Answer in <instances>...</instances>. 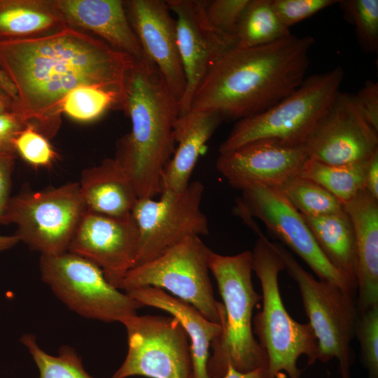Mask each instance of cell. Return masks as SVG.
<instances>
[{
  "label": "cell",
  "instance_id": "obj_1",
  "mask_svg": "<svg viewBox=\"0 0 378 378\" xmlns=\"http://www.w3.org/2000/svg\"><path fill=\"white\" fill-rule=\"evenodd\" d=\"M135 59L70 26L0 41V69L17 92L15 111L48 139L61 122V105L74 88L97 85L124 98Z\"/></svg>",
  "mask_w": 378,
  "mask_h": 378
},
{
  "label": "cell",
  "instance_id": "obj_2",
  "mask_svg": "<svg viewBox=\"0 0 378 378\" xmlns=\"http://www.w3.org/2000/svg\"><path fill=\"white\" fill-rule=\"evenodd\" d=\"M311 36L287 37L253 48L234 47L211 68L190 111H215L224 119L259 114L295 90L305 79Z\"/></svg>",
  "mask_w": 378,
  "mask_h": 378
},
{
  "label": "cell",
  "instance_id": "obj_3",
  "mask_svg": "<svg viewBox=\"0 0 378 378\" xmlns=\"http://www.w3.org/2000/svg\"><path fill=\"white\" fill-rule=\"evenodd\" d=\"M130 132L116 144L114 158L131 179L138 197L161 192L164 171L175 150L178 102L148 59L136 61L125 85L122 106Z\"/></svg>",
  "mask_w": 378,
  "mask_h": 378
},
{
  "label": "cell",
  "instance_id": "obj_4",
  "mask_svg": "<svg viewBox=\"0 0 378 378\" xmlns=\"http://www.w3.org/2000/svg\"><path fill=\"white\" fill-rule=\"evenodd\" d=\"M208 264L223 300L218 304L221 330L211 342L207 363L210 378H223L229 365L241 372L267 369L252 328L253 309L262 296L252 282L251 251L224 255L211 250Z\"/></svg>",
  "mask_w": 378,
  "mask_h": 378
},
{
  "label": "cell",
  "instance_id": "obj_5",
  "mask_svg": "<svg viewBox=\"0 0 378 378\" xmlns=\"http://www.w3.org/2000/svg\"><path fill=\"white\" fill-rule=\"evenodd\" d=\"M252 253V270L260 282L262 307L253 318V332L267 357V378H301L298 358L304 355L307 364L318 360V342L309 323H300L288 313L279 290V274L284 262L272 243L258 228Z\"/></svg>",
  "mask_w": 378,
  "mask_h": 378
},
{
  "label": "cell",
  "instance_id": "obj_6",
  "mask_svg": "<svg viewBox=\"0 0 378 378\" xmlns=\"http://www.w3.org/2000/svg\"><path fill=\"white\" fill-rule=\"evenodd\" d=\"M344 78L338 66L306 77L292 93L269 109L237 122L219 147V154L246 144L270 139L288 146L304 145L326 113Z\"/></svg>",
  "mask_w": 378,
  "mask_h": 378
},
{
  "label": "cell",
  "instance_id": "obj_7",
  "mask_svg": "<svg viewBox=\"0 0 378 378\" xmlns=\"http://www.w3.org/2000/svg\"><path fill=\"white\" fill-rule=\"evenodd\" d=\"M289 276L297 283L304 312L318 342V360L335 358L341 378H350L353 361L351 343L355 337L359 314L354 296L326 281L316 279L282 245L272 242Z\"/></svg>",
  "mask_w": 378,
  "mask_h": 378
},
{
  "label": "cell",
  "instance_id": "obj_8",
  "mask_svg": "<svg viewBox=\"0 0 378 378\" xmlns=\"http://www.w3.org/2000/svg\"><path fill=\"white\" fill-rule=\"evenodd\" d=\"M39 269L55 295L83 317L122 323L144 307L111 285L97 265L69 251L41 255Z\"/></svg>",
  "mask_w": 378,
  "mask_h": 378
},
{
  "label": "cell",
  "instance_id": "obj_9",
  "mask_svg": "<svg viewBox=\"0 0 378 378\" xmlns=\"http://www.w3.org/2000/svg\"><path fill=\"white\" fill-rule=\"evenodd\" d=\"M86 210L78 182L68 183L11 197L3 224H15L20 241L41 255H59L68 251Z\"/></svg>",
  "mask_w": 378,
  "mask_h": 378
},
{
  "label": "cell",
  "instance_id": "obj_10",
  "mask_svg": "<svg viewBox=\"0 0 378 378\" xmlns=\"http://www.w3.org/2000/svg\"><path fill=\"white\" fill-rule=\"evenodd\" d=\"M210 251L200 236L188 237L158 257L132 268L118 288L124 291L141 286L161 288L220 324L218 302L209 276Z\"/></svg>",
  "mask_w": 378,
  "mask_h": 378
},
{
  "label": "cell",
  "instance_id": "obj_11",
  "mask_svg": "<svg viewBox=\"0 0 378 378\" xmlns=\"http://www.w3.org/2000/svg\"><path fill=\"white\" fill-rule=\"evenodd\" d=\"M204 187L195 181L181 191L162 190L160 197H139L131 216L137 231L134 267L148 262L190 236L209 232L201 209Z\"/></svg>",
  "mask_w": 378,
  "mask_h": 378
},
{
  "label": "cell",
  "instance_id": "obj_12",
  "mask_svg": "<svg viewBox=\"0 0 378 378\" xmlns=\"http://www.w3.org/2000/svg\"><path fill=\"white\" fill-rule=\"evenodd\" d=\"M122 324L127 352L112 378H192L190 342L177 319L136 314Z\"/></svg>",
  "mask_w": 378,
  "mask_h": 378
},
{
  "label": "cell",
  "instance_id": "obj_13",
  "mask_svg": "<svg viewBox=\"0 0 378 378\" xmlns=\"http://www.w3.org/2000/svg\"><path fill=\"white\" fill-rule=\"evenodd\" d=\"M235 213L241 218H255L267 230L297 254L318 279L355 295L356 287L326 258L302 214L274 188L259 184L241 190Z\"/></svg>",
  "mask_w": 378,
  "mask_h": 378
},
{
  "label": "cell",
  "instance_id": "obj_14",
  "mask_svg": "<svg viewBox=\"0 0 378 378\" xmlns=\"http://www.w3.org/2000/svg\"><path fill=\"white\" fill-rule=\"evenodd\" d=\"M309 158L330 164L368 161L378 133L365 120L354 94L339 92L303 145Z\"/></svg>",
  "mask_w": 378,
  "mask_h": 378
},
{
  "label": "cell",
  "instance_id": "obj_15",
  "mask_svg": "<svg viewBox=\"0 0 378 378\" xmlns=\"http://www.w3.org/2000/svg\"><path fill=\"white\" fill-rule=\"evenodd\" d=\"M176 15L178 52L186 88L178 103L179 116L189 112L193 95L214 64L237 46L234 38L216 31L209 22L205 1L167 0Z\"/></svg>",
  "mask_w": 378,
  "mask_h": 378
},
{
  "label": "cell",
  "instance_id": "obj_16",
  "mask_svg": "<svg viewBox=\"0 0 378 378\" xmlns=\"http://www.w3.org/2000/svg\"><path fill=\"white\" fill-rule=\"evenodd\" d=\"M68 251L97 265L118 288L136 262L137 231L131 214L120 218L86 210Z\"/></svg>",
  "mask_w": 378,
  "mask_h": 378
},
{
  "label": "cell",
  "instance_id": "obj_17",
  "mask_svg": "<svg viewBox=\"0 0 378 378\" xmlns=\"http://www.w3.org/2000/svg\"><path fill=\"white\" fill-rule=\"evenodd\" d=\"M309 158L302 146H288L262 139L220 153L216 169L233 188L251 184L277 188L297 174Z\"/></svg>",
  "mask_w": 378,
  "mask_h": 378
},
{
  "label": "cell",
  "instance_id": "obj_18",
  "mask_svg": "<svg viewBox=\"0 0 378 378\" xmlns=\"http://www.w3.org/2000/svg\"><path fill=\"white\" fill-rule=\"evenodd\" d=\"M126 13L144 57L153 62L178 100L186 88L176 38V20L166 1H125Z\"/></svg>",
  "mask_w": 378,
  "mask_h": 378
},
{
  "label": "cell",
  "instance_id": "obj_19",
  "mask_svg": "<svg viewBox=\"0 0 378 378\" xmlns=\"http://www.w3.org/2000/svg\"><path fill=\"white\" fill-rule=\"evenodd\" d=\"M68 26L99 36L114 49L137 61L145 58L120 0H50Z\"/></svg>",
  "mask_w": 378,
  "mask_h": 378
},
{
  "label": "cell",
  "instance_id": "obj_20",
  "mask_svg": "<svg viewBox=\"0 0 378 378\" xmlns=\"http://www.w3.org/2000/svg\"><path fill=\"white\" fill-rule=\"evenodd\" d=\"M343 207L355 234L360 314L378 304V200L363 189Z\"/></svg>",
  "mask_w": 378,
  "mask_h": 378
},
{
  "label": "cell",
  "instance_id": "obj_21",
  "mask_svg": "<svg viewBox=\"0 0 378 378\" xmlns=\"http://www.w3.org/2000/svg\"><path fill=\"white\" fill-rule=\"evenodd\" d=\"M124 292L144 307L162 309L177 319L190 340L192 378H210L207 370L209 349L220 332V324L207 319L192 305L161 288L141 286Z\"/></svg>",
  "mask_w": 378,
  "mask_h": 378
},
{
  "label": "cell",
  "instance_id": "obj_22",
  "mask_svg": "<svg viewBox=\"0 0 378 378\" xmlns=\"http://www.w3.org/2000/svg\"><path fill=\"white\" fill-rule=\"evenodd\" d=\"M225 119L215 111H193L180 115L174 127L177 147L161 181L162 190L181 191L190 178L201 150Z\"/></svg>",
  "mask_w": 378,
  "mask_h": 378
},
{
  "label": "cell",
  "instance_id": "obj_23",
  "mask_svg": "<svg viewBox=\"0 0 378 378\" xmlns=\"http://www.w3.org/2000/svg\"><path fill=\"white\" fill-rule=\"evenodd\" d=\"M78 184L86 209L97 214L128 216L139 198L133 183L115 158L83 170Z\"/></svg>",
  "mask_w": 378,
  "mask_h": 378
},
{
  "label": "cell",
  "instance_id": "obj_24",
  "mask_svg": "<svg viewBox=\"0 0 378 378\" xmlns=\"http://www.w3.org/2000/svg\"><path fill=\"white\" fill-rule=\"evenodd\" d=\"M302 216L328 260L356 287V240L348 214L343 210L319 216Z\"/></svg>",
  "mask_w": 378,
  "mask_h": 378
},
{
  "label": "cell",
  "instance_id": "obj_25",
  "mask_svg": "<svg viewBox=\"0 0 378 378\" xmlns=\"http://www.w3.org/2000/svg\"><path fill=\"white\" fill-rule=\"evenodd\" d=\"M67 26L50 0H0V41L44 35Z\"/></svg>",
  "mask_w": 378,
  "mask_h": 378
},
{
  "label": "cell",
  "instance_id": "obj_26",
  "mask_svg": "<svg viewBox=\"0 0 378 378\" xmlns=\"http://www.w3.org/2000/svg\"><path fill=\"white\" fill-rule=\"evenodd\" d=\"M369 160L336 165L308 158L296 175L316 182L344 205L364 189Z\"/></svg>",
  "mask_w": 378,
  "mask_h": 378
},
{
  "label": "cell",
  "instance_id": "obj_27",
  "mask_svg": "<svg viewBox=\"0 0 378 378\" xmlns=\"http://www.w3.org/2000/svg\"><path fill=\"white\" fill-rule=\"evenodd\" d=\"M291 33L278 18L272 0H249L238 24L237 47L253 48L271 43Z\"/></svg>",
  "mask_w": 378,
  "mask_h": 378
},
{
  "label": "cell",
  "instance_id": "obj_28",
  "mask_svg": "<svg viewBox=\"0 0 378 378\" xmlns=\"http://www.w3.org/2000/svg\"><path fill=\"white\" fill-rule=\"evenodd\" d=\"M274 189L303 216H319L344 210L343 204L324 188L297 175Z\"/></svg>",
  "mask_w": 378,
  "mask_h": 378
},
{
  "label": "cell",
  "instance_id": "obj_29",
  "mask_svg": "<svg viewBox=\"0 0 378 378\" xmlns=\"http://www.w3.org/2000/svg\"><path fill=\"white\" fill-rule=\"evenodd\" d=\"M123 97L104 88L85 85L77 87L64 98L62 113L79 122H90L99 118L107 110L121 108Z\"/></svg>",
  "mask_w": 378,
  "mask_h": 378
},
{
  "label": "cell",
  "instance_id": "obj_30",
  "mask_svg": "<svg viewBox=\"0 0 378 378\" xmlns=\"http://www.w3.org/2000/svg\"><path fill=\"white\" fill-rule=\"evenodd\" d=\"M20 342L32 356L40 378H93L85 370L81 358L73 347L62 346L57 356H52L39 346L33 335H23Z\"/></svg>",
  "mask_w": 378,
  "mask_h": 378
},
{
  "label": "cell",
  "instance_id": "obj_31",
  "mask_svg": "<svg viewBox=\"0 0 378 378\" xmlns=\"http://www.w3.org/2000/svg\"><path fill=\"white\" fill-rule=\"evenodd\" d=\"M345 18L354 26L359 44L367 52L378 48V0H342Z\"/></svg>",
  "mask_w": 378,
  "mask_h": 378
},
{
  "label": "cell",
  "instance_id": "obj_32",
  "mask_svg": "<svg viewBox=\"0 0 378 378\" xmlns=\"http://www.w3.org/2000/svg\"><path fill=\"white\" fill-rule=\"evenodd\" d=\"M13 148L24 161L36 168L51 166L57 157L48 139L29 122L14 139Z\"/></svg>",
  "mask_w": 378,
  "mask_h": 378
},
{
  "label": "cell",
  "instance_id": "obj_33",
  "mask_svg": "<svg viewBox=\"0 0 378 378\" xmlns=\"http://www.w3.org/2000/svg\"><path fill=\"white\" fill-rule=\"evenodd\" d=\"M355 337L368 378H378V304L359 314Z\"/></svg>",
  "mask_w": 378,
  "mask_h": 378
},
{
  "label": "cell",
  "instance_id": "obj_34",
  "mask_svg": "<svg viewBox=\"0 0 378 378\" xmlns=\"http://www.w3.org/2000/svg\"><path fill=\"white\" fill-rule=\"evenodd\" d=\"M249 0L205 1V11L211 26L220 34L235 38L238 24Z\"/></svg>",
  "mask_w": 378,
  "mask_h": 378
},
{
  "label": "cell",
  "instance_id": "obj_35",
  "mask_svg": "<svg viewBox=\"0 0 378 378\" xmlns=\"http://www.w3.org/2000/svg\"><path fill=\"white\" fill-rule=\"evenodd\" d=\"M339 1L335 0H272L274 11L287 27L309 18Z\"/></svg>",
  "mask_w": 378,
  "mask_h": 378
},
{
  "label": "cell",
  "instance_id": "obj_36",
  "mask_svg": "<svg viewBox=\"0 0 378 378\" xmlns=\"http://www.w3.org/2000/svg\"><path fill=\"white\" fill-rule=\"evenodd\" d=\"M354 97L365 120L378 133V83L367 80Z\"/></svg>",
  "mask_w": 378,
  "mask_h": 378
},
{
  "label": "cell",
  "instance_id": "obj_37",
  "mask_svg": "<svg viewBox=\"0 0 378 378\" xmlns=\"http://www.w3.org/2000/svg\"><path fill=\"white\" fill-rule=\"evenodd\" d=\"M25 125L21 115L15 111L0 114V153H15L13 140Z\"/></svg>",
  "mask_w": 378,
  "mask_h": 378
},
{
  "label": "cell",
  "instance_id": "obj_38",
  "mask_svg": "<svg viewBox=\"0 0 378 378\" xmlns=\"http://www.w3.org/2000/svg\"><path fill=\"white\" fill-rule=\"evenodd\" d=\"M15 158V153H0V224H3L7 206L11 197V177Z\"/></svg>",
  "mask_w": 378,
  "mask_h": 378
},
{
  "label": "cell",
  "instance_id": "obj_39",
  "mask_svg": "<svg viewBox=\"0 0 378 378\" xmlns=\"http://www.w3.org/2000/svg\"><path fill=\"white\" fill-rule=\"evenodd\" d=\"M364 189L374 198L378 200V150L368 162Z\"/></svg>",
  "mask_w": 378,
  "mask_h": 378
},
{
  "label": "cell",
  "instance_id": "obj_40",
  "mask_svg": "<svg viewBox=\"0 0 378 378\" xmlns=\"http://www.w3.org/2000/svg\"><path fill=\"white\" fill-rule=\"evenodd\" d=\"M223 378H267V369L261 368L250 372H241L229 365Z\"/></svg>",
  "mask_w": 378,
  "mask_h": 378
},
{
  "label": "cell",
  "instance_id": "obj_41",
  "mask_svg": "<svg viewBox=\"0 0 378 378\" xmlns=\"http://www.w3.org/2000/svg\"><path fill=\"white\" fill-rule=\"evenodd\" d=\"M0 90L8 96L14 102L15 106L17 103V92L14 85L8 76L0 69Z\"/></svg>",
  "mask_w": 378,
  "mask_h": 378
},
{
  "label": "cell",
  "instance_id": "obj_42",
  "mask_svg": "<svg viewBox=\"0 0 378 378\" xmlns=\"http://www.w3.org/2000/svg\"><path fill=\"white\" fill-rule=\"evenodd\" d=\"M20 241L17 234L0 235V253L8 250Z\"/></svg>",
  "mask_w": 378,
  "mask_h": 378
},
{
  "label": "cell",
  "instance_id": "obj_43",
  "mask_svg": "<svg viewBox=\"0 0 378 378\" xmlns=\"http://www.w3.org/2000/svg\"><path fill=\"white\" fill-rule=\"evenodd\" d=\"M10 111H15L13 101L0 90V114Z\"/></svg>",
  "mask_w": 378,
  "mask_h": 378
}]
</instances>
